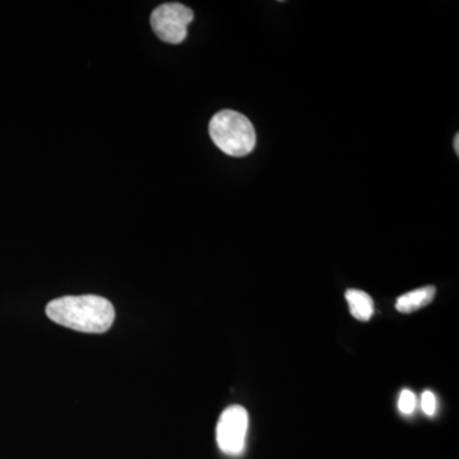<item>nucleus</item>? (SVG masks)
<instances>
[{"instance_id":"obj_5","label":"nucleus","mask_w":459,"mask_h":459,"mask_svg":"<svg viewBox=\"0 0 459 459\" xmlns=\"http://www.w3.org/2000/svg\"><path fill=\"white\" fill-rule=\"evenodd\" d=\"M437 294V289L434 286H425L421 289L413 290L398 298L395 303V309L400 313L410 314L421 309L430 304Z\"/></svg>"},{"instance_id":"obj_3","label":"nucleus","mask_w":459,"mask_h":459,"mask_svg":"<svg viewBox=\"0 0 459 459\" xmlns=\"http://www.w3.org/2000/svg\"><path fill=\"white\" fill-rule=\"evenodd\" d=\"M195 18L192 9L180 3H166L152 12L151 25L156 36L169 44H180L186 40L189 23Z\"/></svg>"},{"instance_id":"obj_1","label":"nucleus","mask_w":459,"mask_h":459,"mask_svg":"<svg viewBox=\"0 0 459 459\" xmlns=\"http://www.w3.org/2000/svg\"><path fill=\"white\" fill-rule=\"evenodd\" d=\"M47 314L56 325L84 333H104L115 319L113 304L98 295L56 299L48 304Z\"/></svg>"},{"instance_id":"obj_6","label":"nucleus","mask_w":459,"mask_h":459,"mask_svg":"<svg viewBox=\"0 0 459 459\" xmlns=\"http://www.w3.org/2000/svg\"><path fill=\"white\" fill-rule=\"evenodd\" d=\"M347 304L353 318L368 322L374 314V301L367 292L361 290H349L346 292Z\"/></svg>"},{"instance_id":"obj_4","label":"nucleus","mask_w":459,"mask_h":459,"mask_svg":"<svg viewBox=\"0 0 459 459\" xmlns=\"http://www.w3.org/2000/svg\"><path fill=\"white\" fill-rule=\"evenodd\" d=\"M249 427V416L244 407L230 406L223 411L216 429L219 448L225 455H238L246 448V439Z\"/></svg>"},{"instance_id":"obj_7","label":"nucleus","mask_w":459,"mask_h":459,"mask_svg":"<svg viewBox=\"0 0 459 459\" xmlns=\"http://www.w3.org/2000/svg\"><path fill=\"white\" fill-rule=\"evenodd\" d=\"M416 395L413 392L409 391V389H404L402 391L400 395V400H398V409H400L402 413L404 415H410L416 409Z\"/></svg>"},{"instance_id":"obj_2","label":"nucleus","mask_w":459,"mask_h":459,"mask_svg":"<svg viewBox=\"0 0 459 459\" xmlns=\"http://www.w3.org/2000/svg\"><path fill=\"white\" fill-rule=\"evenodd\" d=\"M210 135L222 152L232 157L249 155L256 143L253 124L234 110H222L214 115L210 123Z\"/></svg>"},{"instance_id":"obj_8","label":"nucleus","mask_w":459,"mask_h":459,"mask_svg":"<svg viewBox=\"0 0 459 459\" xmlns=\"http://www.w3.org/2000/svg\"><path fill=\"white\" fill-rule=\"evenodd\" d=\"M437 397L433 392L425 391L422 394L421 397V406L424 412L427 413L428 416H434L435 412H437Z\"/></svg>"},{"instance_id":"obj_9","label":"nucleus","mask_w":459,"mask_h":459,"mask_svg":"<svg viewBox=\"0 0 459 459\" xmlns=\"http://www.w3.org/2000/svg\"><path fill=\"white\" fill-rule=\"evenodd\" d=\"M455 153H459V134L455 135Z\"/></svg>"}]
</instances>
